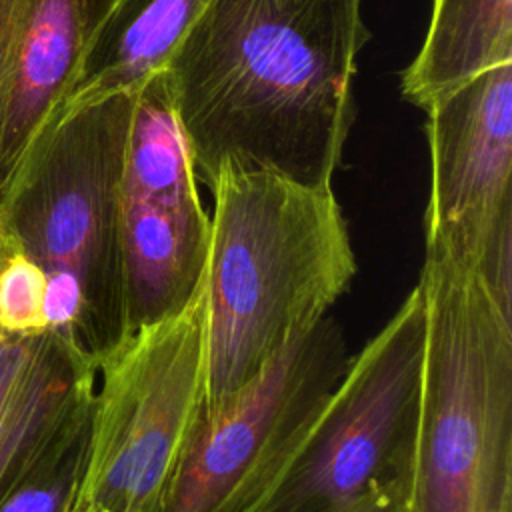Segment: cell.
Masks as SVG:
<instances>
[{
  "mask_svg": "<svg viewBox=\"0 0 512 512\" xmlns=\"http://www.w3.org/2000/svg\"><path fill=\"white\" fill-rule=\"evenodd\" d=\"M90 406L92 400L56 434L34 468L0 502V512H68L74 506L86 466Z\"/></svg>",
  "mask_w": 512,
  "mask_h": 512,
  "instance_id": "13",
  "label": "cell"
},
{
  "mask_svg": "<svg viewBox=\"0 0 512 512\" xmlns=\"http://www.w3.org/2000/svg\"><path fill=\"white\" fill-rule=\"evenodd\" d=\"M510 62L512 0H434L424 44L402 74V96L426 110Z\"/></svg>",
  "mask_w": 512,
  "mask_h": 512,
  "instance_id": "12",
  "label": "cell"
},
{
  "mask_svg": "<svg viewBox=\"0 0 512 512\" xmlns=\"http://www.w3.org/2000/svg\"><path fill=\"white\" fill-rule=\"evenodd\" d=\"M46 274L20 248L0 268V330L6 336H38L48 330L44 312Z\"/></svg>",
  "mask_w": 512,
  "mask_h": 512,
  "instance_id": "14",
  "label": "cell"
},
{
  "mask_svg": "<svg viewBox=\"0 0 512 512\" xmlns=\"http://www.w3.org/2000/svg\"><path fill=\"white\" fill-rule=\"evenodd\" d=\"M424 352L404 512H512V312L460 256L424 250Z\"/></svg>",
  "mask_w": 512,
  "mask_h": 512,
  "instance_id": "4",
  "label": "cell"
},
{
  "mask_svg": "<svg viewBox=\"0 0 512 512\" xmlns=\"http://www.w3.org/2000/svg\"><path fill=\"white\" fill-rule=\"evenodd\" d=\"M424 352L416 284L354 354L320 406L286 444L240 512H336L404 480Z\"/></svg>",
  "mask_w": 512,
  "mask_h": 512,
  "instance_id": "5",
  "label": "cell"
},
{
  "mask_svg": "<svg viewBox=\"0 0 512 512\" xmlns=\"http://www.w3.org/2000/svg\"><path fill=\"white\" fill-rule=\"evenodd\" d=\"M424 248L468 260L512 312V62L426 108Z\"/></svg>",
  "mask_w": 512,
  "mask_h": 512,
  "instance_id": "7",
  "label": "cell"
},
{
  "mask_svg": "<svg viewBox=\"0 0 512 512\" xmlns=\"http://www.w3.org/2000/svg\"><path fill=\"white\" fill-rule=\"evenodd\" d=\"M328 314L278 352L222 408L202 416L164 512H240L348 364Z\"/></svg>",
  "mask_w": 512,
  "mask_h": 512,
  "instance_id": "8",
  "label": "cell"
},
{
  "mask_svg": "<svg viewBox=\"0 0 512 512\" xmlns=\"http://www.w3.org/2000/svg\"><path fill=\"white\" fill-rule=\"evenodd\" d=\"M336 512H404V480L382 484Z\"/></svg>",
  "mask_w": 512,
  "mask_h": 512,
  "instance_id": "16",
  "label": "cell"
},
{
  "mask_svg": "<svg viewBox=\"0 0 512 512\" xmlns=\"http://www.w3.org/2000/svg\"><path fill=\"white\" fill-rule=\"evenodd\" d=\"M114 0H0V198L60 116Z\"/></svg>",
  "mask_w": 512,
  "mask_h": 512,
  "instance_id": "9",
  "label": "cell"
},
{
  "mask_svg": "<svg viewBox=\"0 0 512 512\" xmlns=\"http://www.w3.org/2000/svg\"><path fill=\"white\" fill-rule=\"evenodd\" d=\"M0 342H2V330H0Z\"/></svg>",
  "mask_w": 512,
  "mask_h": 512,
  "instance_id": "18",
  "label": "cell"
},
{
  "mask_svg": "<svg viewBox=\"0 0 512 512\" xmlns=\"http://www.w3.org/2000/svg\"><path fill=\"white\" fill-rule=\"evenodd\" d=\"M68 512H100L98 508H94V506H90V504H86V502H74V506L68 510Z\"/></svg>",
  "mask_w": 512,
  "mask_h": 512,
  "instance_id": "17",
  "label": "cell"
},
{
  "mask_svg": "<svg viewBox=\"0 0 512 512\" xmlns=\"http://www.w3.org/2000/svg\"><path fill=\"white\" fill-rule=\"evenodd\" d=\"M32 338L22 336H6L2 334L0 342V418L6 406V400L20 376V370L28 358Z\"/></svg>",
  "mask_w": 512,
  "mask_h": 512,
  "instance_id": "15",
  "label": "cell"
},
{
  "mask_svg": "<svg viewBox=\"0 0 512 512\" xmlns=\"http://www.w3.org/2000/svg\"><path fill=\"white\" fill-rule=\"evenodd\" d=\"M204 280L176 314L128 334L96 366L78 502L100 512H164L204 414Z\"/></svg>",
  "mask_w": 512,
  "mask_h": 512,
  "instance_id": "6",
  "label": "cell"
},
{
  "mask_svg": "<svg viewBox=\"0 0 512 512\" xmlns=\"http://www.w3.org/2000/svg\"><path fill=\"white\" fill-rule=\"evenodd\" d=\"M208 2L114 0L84 56L64 110L116 92H138L148 78L166 70Z\"/></svg>",
  "mask_w": 512,
  "mask_h": 512,
  "instance_id": "11",
  "label": "cell"
},
{
  "mask_svg": "<svg viewBox=\"0 0 512 512\" xmlns=\"http://www.w3.org/2000/svg\"><path fill=\"white\" fill-rule=\"evenodd\" d=\"M196 182L122 178L118 238L128 334L180 312L204 280L210 216Z\"/></svg>",
  "mask_w": 512,
  "mask_h": 512,
  "instance_id": "10",
  "label": "cell"
},
{
  "mask_svg": "<svg viewBox=\"0 0 512 512\" xmlns=\"http://www.w3.org/2000/svg\"><path fill=\"white\" fill-rule=\"evenodd\" d=\"M210 190L202 416L326 318L358 270L332 186L224 166Z\"/></svg>",
  "mask_w": 512,
  "mask_h": 512,
  "instance_id": "2",
  "label": "cell"
},
{
  "mask_svg": "<svg viewBox=\"0 0 512 512\" xmlns=\"http://www.w3.org/2000/svg\"><path fill=\"white\" fill-rule=\"evenodd\" d=\"M136 92L64 110L26 150L0 198V234L46 274L48 330L98 366L128 336L120 192Z\"/></svg>",
  "mask_w": 512,
  "mask_h": 512,
  "instance_id": "3",
  "label": "cell"
},
{
  "mask_svg": "<svg viewBox=\"0 0 512 512\" xmlns=\"http://www.w3.org/2000/svg\"><path fill=\"white\" fill-rule=\"evenodd\" d=\"M362 0H210L166 76L196 178L224 166L332 186L354 118Z\"/></svg>",
  "mask_w": 512,
  "mask_h": 512,
  "instance_id": "1",
  "label": "cell"
}]
</instances>
